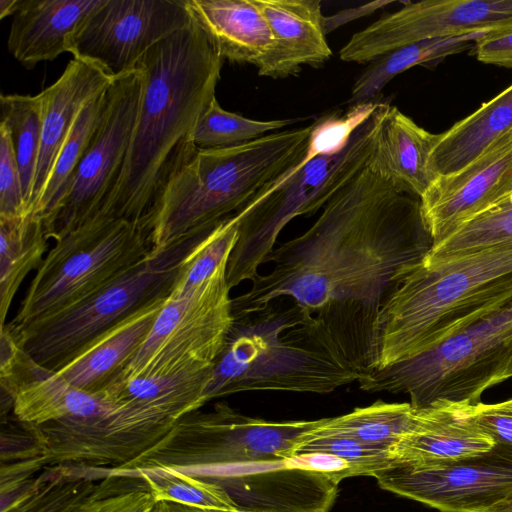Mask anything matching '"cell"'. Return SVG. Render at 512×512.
<instances>
[{
	"instance_id": "cell-39",
	"label": "cell",
	"mask_w": 512,
	"mask_h": 512,
	"mask_svg": "<svg viewBox=\"0 0 512 512\" xmlns=\"http://www.w3.org/2000/svg\"><path fill=\"white\" fill-rule=\"evenodd\" d=\"M114 477L107 473L96 491L72 512H150L154 501L142 481L138 485L113 489Z\"/></svg>"
},
{
	"instance_id": "cell-50",
	"label": "cell",
	"mask_w": 512,
	"mask_h": 512,
	"mask_svg": "<svg viewBox=\"0 0 512 512\" xmlns=\"http://www.w3.org/2000/svg\"><path fill=\"white\" fill-rule=\"evenodd\" d=\"M503 403H504L507 407H509V408H511V409H512V398H511V399H509V400L503 401Z\"/></svg>"
},
{
	"instance_id": "cell-42",
	"label": "cell",
	"mask_w": 512,
	"mask_h": 512,
	"mask_svg": "<svg viewBox=\"0 0 512 512\" xmlns=\"http://www.w3.org/2000/svg\"><path fill=\"white\" fill-rule=\"evenodd\" d=\"M283 463L287 469L321 473L338 483L344 478L354 476L353 469L346 460L327 452L299 453L283 459Z\"/></svg>"
},
{
	"instance_id": "cell-13",
	"label": "cell",
	"mask_w": 512,
	"mask_h": 512,
	"mask_svg": "<svg viewBox=\"0 0 512 512\" xmlns=\"http://www.w3.org/2000/svg\"><path fill=\"white\" fill-rule=\"evenodd\" d=\"M141 94V75L135 71L114 78L94 137L45 230L49 239L95 219L113 190L134 128Z\"/></svg>"
},
{
	"instance_id": "cell-27",
	"label": "cell",
	"mask_w": 512,
	"mask_h": 512,
	"mask_svg": "<svg viewBox=\"0 0 512 512\" xmlns=\"http://www.w3.org/2000/svg\"><path fill=\"white\" fill-rule=\"evenodd\" d=\"M512 130V84L450 129L439 134L429 169L436 177L463 168Z\"/></svg>"
},
{
	"instance_id": "cell-3",
	"label": "cell",
	"mask_w": 512,
	"mask_h": 512,
	"mask_svg": "<svg viewBox=\"0 0 512 512\" xmlns=\"http://www.w3.org/2000/svg\"><path fill=\"white\" fill-rule=\"evenodd\" d=\"M363 371L323 319L288 296L233 315L206 399L246 391L327 394Z\"/></svg>"
},
{
	"instance_id": "cell-12",
	"label": "cell",
	"mask_w": 512,
	"mask_h": 512,
	"mask_svg": "<svg viewBox=\"0 0 512 512\" xmlns=\"http://www.w3.org/2000/svg\"><path fill=\"white\" fill-rule=\"evenodd\" d=\"M227 265L189 293L168 295L147 339L112 382L214 364L233 322Z\"/></svg>"
},
{
	"instance_id": "cell-36",
	"label": "cell",
	"mask_w": 512,
	"mask_h": 512,
	"mask_svg": "<svg viewBox=\"0 0 512 512\" xmlns=\"http://www.w3.org/2000/svg\"><path fill=\"white\" fill-rule=\"evenodd\" d=\"M296 121L250 119L223 109L215 97L200 116L192 134V143L202 149L233 147L290 126Z\"/></svg>"
},
{
	"instance_id": "cell-43",
	"label": "cell",
	"mask_w": 512,
	"mask_h": 512,
	"mask_svg": "<svg viewBox=\"0 0 512 512\" xmlns=\"http://www.w3.org/2000/svg\"><path fill=\"white\" fill-rule=\"evenodd\" d=\"M473 415L477 424L495 443L512 445V409L503 402L474 405Z\"/></svg>"
},
{
	"instance_id": "cell-16",
	"label": "cell",
	"mask_w": 512,
	"mask_h": 512,
	"mask_svg": "<svg viewBox=\"0 0 512 512\" xmlns=\"http://www.w3.org/2000/svg\"><path fill=\"white\" fill-rule=\"evenodd\" d=\"M505 28H512V0L408 2L356 32L339 57L346 62L370 63L418 41Z\"/></svg>"
},
{
	"instance_id": "cell-29",
	"label": "cell",
	"mask_w": 512,
	"mask_h": 512,
	"mask_svg": "<svg viewBox=\"0 0 512 512\" xmlns=\"http://www.w3.org/2000/svg\"><path fill=\"white\" fill-rule=\"evenodd\" d=\"M488 32L422 40L396 48L367 65L355 81L349 101L355 105L371 102L400 73L475 47L476 42Z\"/></svg>"
},
{
	"instance_id": "cell-10",
	"label": "cell",
	"mask_w": 512,
	"mask_h": 512,
	"mask_svg": "<svg viewBox=\"0 0 512 512\" xmlns=\"http://www.w3.org/2000/svg\"><path fill=\"white\" fill-rule=\"evenodd\" d=\"M318 420L269 421L243 415L225 402L209 412L183 416L155 445L132 461L109 469L127 474L148 468L186 473L235 464L277 461L293 455L296 445Z\"/></svg>"
},
{
	"instance_id": "cell-30",
	"label": "cell",
	"mask_w": 512,
	"mask_h": 512,
	"mask_svg": "<svg viewBox=\"0 0 512 512\" xmlns=\"http://www.w3.org/2000/svg\"><path fill=\"white\" fill-rule=\"evenodd\" d=\"M415 410L410 403L378 400L351 412L319 419L307 436H341L365 445L389 450L413 427Z\"/></svg>"
},
{
	"instance_id": "cell-25",
	"label": "cell",
	"mask_w": 512,
	"mask_h": 512,
	"mask_svg": "<svg viewBox=\"0 0 512 512\" xmlns=\"http://www.w3.org/2000/svg\"><path fill=\"white\" fill-rule=\"evenodd\" d=\"M271 28L275 50L266 77L296 75L302 65L320 66L332 51L320 0H254Z\"/></svg>"
},
{
	"instance_id": "cell-44",
	"label": "cell",
	"mask_w": 512,
	"mask_h": 512,
	"mask_svg": "<svg viewBox=\"0 0 512 512\" xmlns=\"http://www.w3.org/2000/svg\"><path fill=\"white\" fill-rule=\"evenodd\" d=\"M474 48L479 61L512 68V28L489 31Z\"/></svg>"
},
{
	"instance_id": "cell-24",
	"label": "cell",
	"mask_w": 512,
	"mask_h": 512,
	"mask_svg": "<svg viewBox=\"0 0 512 512\" xmlns=\"http://www.w3.org/2000/svg\"><path fill=\"white\" fill-rule=\"evenodd\" d=\"M167 297L157 298L100 334L56 372L82 391H103L145 342Z\"/></svg>"
},
{
	"instance_id": "cell-26",
	"label": "cell",
	"mask_w": 512,
	"mask_h": 512,
	"mask_svg": "<svg viewBox=\"0 0 512 512\" xmlns=\"http://www.w3.org/2000/svg\"><path fill=\"white\" fill-rule=\"evenodd\" d=\"M438 136L389 105L369 167L398 189L420 198L435 179L429 158Z\"/></svg>"
},
{
	"instance_id": "cell-4",
	"label": "cell",
	"mask_w": 512,
	"mask_h": 512,
	"mask_svg": "<svg viewBox=\"0 0 512 512\" xmlns=\"http://www.w3.org/2000/svg\"><path fill=\"white\" fill-rule=\"evenodd\" d=\"M512 303V245L422 262L379 312L373 367L413 358Z\"/></svg>"
},
{
	"instance_id": "cell-1",
	"label": "cell",
	"mask_w": 512,
	"mask_h": 512,
	"mask_svg": "<svg viewBox=\"0 0 512 512\" xmlns=\"http://www.w3.org/2000/svg\"><path fill=\"white\" fill-rule=\"evenodd\" d=\"M432 246L420 198L367 166L306 231L273 249L271 270L232 298L233 315L291 297L323 319L365 371L380 310Z\"/></svg>"
},
{
	"instance_id": "cell-45",
	"label": "cell",
	"mask_w": 512,
	"mask_h": 512,
	"mask_svg": "<svg viewBox=\"0 0 512 512\" xmlns=\"http://www.w3.org/2000/svg\"><path fill=\"white\" fill-rule=\"evenodd\" d=\"M394 3L392 0H376L360 6L346 8L334 14L324 16L323 26L325 34L333 32L337 28L375 13L377 10Z\"/></svg>"
},
{
	"instance_id": "cell-5",
	"label": "cell",
	"mask_w": 512,
	"mask_h": 512,
	"mask_svg": "<svg viewBox=\"0 0 512 512\" xmlns=\"http://www.w3.org/2000/svg\"><path fill=\"white\" fill-rule=\"evenodd\" d=\"M314 123L227 148L195 150L160 192L146 228L152 250L209 231L300 162Z\"/></svg>"
},
{
	"instance_id": "cell-8",
	"label": "cell",
	"mask_w": 512,
	"mask_h": 512,
	"mask_svg": "<svg viewBox=\"0 0 512 512\" xmlns=\"http://www.w3.org/2000/svg\"><path fill=\"white\" fill-rule=\"evenodd\" d=\"M210 231L152 251L81 301L11 332L35 361L57 371L100 334L157 298L168 296L182 264Z\"/></svg>"
},
{
	"instance_id": "cell-17",
	"label": "cell",
	"mask_w": 512,
	"mask_h": 512,
	"mask_svg": "<svg viewBox=\"0 0 512 512\" xmlns=\"http://www.w3.org/2000/svg\"><path fill=\"white\" fill-rule=\"evenodd\" d=\"M511 193L512 130L463 168L436 177L422 194V214L433 246Z\"/></svg>"
},
{
	"instance_id": "cell-28",
	"label": "cell",
	"mask_w": 512,
	"mask_h": 512,
	"mask_svg": "<svg viewBox=\"0 0 512 512\" xmlns=\"http://www.w3.org/2000/svg\"><path fill=\"white\" fill-rule=\"evenodd\" d=\"M43 221L33 213L0 218V326L24 278L40 267L48 244Z\"/></svg>"
},
{
	"instance_id": "cell-33",
	"label": "cell",
	"mask_w": 512,
	"mask_h": 512,
	"mask_svg": "<svg viewBox=\"0 0 512 512\" xmlns=\"http://www.w3.org/2000/svg\"><path fill=\"white\" fill-rule=\"evenodd\" d=\"M1 124L9 131L19 166L28 210L41 147V103L39 95L1 94Z\"/></svg>"
},
{
	"instance_id": "cell-7",
	"label": "cell",
	"mask_w": 512,
	"mask_h": 512,
	"mask_svg": "<svg viewBox=\"0 0 512 512\" xmlns=\"http://www.w3.org/2000/svg\"><path fill=\"white\" fill-rule=\"evenodd\" d=\"M511 359L512 303L413 358L365 371L357 383L366 392L406 394L415 409L476 405L506 380Z\"/></svg>"
},
{
	"instance_id": "cell-18",
	"label": "cell",
	"mask_w": 512,
	"mask_h": 512,
	"mask_svg": "<svg viewBox=\"0 0 512 512\" xmlns=\"http://www.w3.org/2000/svg\"><path fill=\"white\" fill-rule=\"evenodd\" d=\"M1 395L12 402L17 421L42 425L69 418H88L111 410L101 393L82 391L25 352L9 326L0 329Z\"/></svg>"
},
{
	"instance_id": "cell-2",
	"label": "cell",
	"mask_w": 512,
	"mask_h": 512,
	"mask_svg": "<svg viewBox=\"0 0 512 512\" xmlns=\"http://www.w3.org/2000/svg\"><path fill=\"white\" fill-rule=\"evenodd\" d=\"M223 62L193 19L144 54L136 66L141 94L124 164L93 220H125L146 228L167 180L196 148L192 134L216 97Z\"/></svg>"
},
{
	"instance_id": "cell-41",
	"label": "cell",
	"mask_w": 512,
	"mask_h": 512,
	"mask_svg": "<svg viewBox=\"0 0 512 512\" xmlns=\"http://www.w3.org/2000/svg\"><path fill=\"white\" fill-rule=\"evenodd\" d=\"M46 467L40 456L15 462L1 463L0 497L1 508L25 492L33 483L37 472Z\"/></svg>"
},
{
	"instance_id": "cell-21",
	"label": "cell",
	"mask_w": 512,
	"mask_h": 512,
	"mask_svg": "<svg viewBox=\"0 0 512 512\" xmlns=\"http://www.w3.org/2000/svg\"><path fill=\"white\" fill-rule=\"evenodd\" d=\"M102 69L73 58L60 77L38 95L41 103V147L34 179L31 212L53 163L83 108L112 82Z\"/></svg>"
},
{
	"instance_id": "cell-38",
	"label": "cell",
	"mask_w": 512,
	"mask_h": 512,
	"mask_svg": "<svg viewBox=\"0 0 512 512\" xmlns=\"http://www.w3.org/2000/svg\"><path fill=\"white\" fill-rule=\"evenodd\" d=\"M327 452L346 460L354 476H373L395 465L390 451L365 445L341 436L314 437L305 435L294 449L295 454Z\"/></svg>"
},
{
	"instance_id": "cell-46",
	"label": "cell",
	"mask_w": 512,
	"mask_h": 512,
	"mask_svg": "<svg viewBox=\"0 0 512 512\" xmlns=\"http://www.w3.org/2000/svg\"><path fill=\"white\" fill-rule=\"evenodd\" d=\"M150 512H245V511H222L205 509L195 506H190L182 503L172 501H158L154 502Z\"/></svg>"
},
{
	"instance_id": "cell-23",
	"label": "cell",
	"mask_w": 512,
	"mask_h": 512,
	"mask_svg": "<svg viewBox=\"0 0 512 512\" xmlns=\"http://www.w3.org/2000/svg\"><path fill=\"white\" fill-rule=\"evenodd\" d=\"M102 0H21L7 39L10 54L26 68L70 53L71 40Z\"/></svg>"
},
{
	"instance_id": "cell-19",
	"label": "cell",
	"mask_w": 512,
	"mask_h": 512,
	"mask_svg": "<svg viewBox=\"0 0 512 512\" xmlns=\"http://www.w3.org/2000/svg\"><path fill=\"white\" fill-rule=\"evenodd\" d=\"M188 474L219 485L245 512H328L339 484L321 473L287 469L283 460L235 464Z\"/></svg>"
},
{
	"instance_id": "cell-9",
	"label": "cell",
	"mask_w": 512,
	"mask_h": 512,
	"mask_svg": "<svg viewBox=\"0 0 512 512\" xmlns=\"http://www.w3.org/2000/svg\"><path fill=\"white\" fill-rule=\"evenodd\" d=\"M53 240L8 324L12 331L81 301L153 251L149 231L125 220H93Z\"/></svg>"
},
{
	"instance_id": "cell-40",
	"label": "cell",
	"mask_w": 512,
	"mask_h": 512,
	"mask_svg": "<svg viewBox=\"0 0 512 512\" xmlns=\"http://www.w3.org/2000/svg\"><path fill=\"white\" fill-rule=\"evenodd\" d=\"M8 129L0 123V218L29 214Z\"/></svg>"
},
{
	"instance_id": "cell-34",
	"label": "cell",
	"mask_w": 512,
	"mask_h": 512,
	"mask_svg": "<svg viewBox=\"0 0 512 512\" xmlns=\"http://www.w3.org/2000/svg\"><path fill=\"white\" fill-rule=\"evenodd\" d=\"M507 245H512V193L432 246L423 264L434 265Z\"/></svg>"
},
{
	"instance_id": "cell-15",
	"label": "cell",
	"mask_w": 512,
	"mask_h": 512,
	"mask_svg": "<svg viewBox=\"0 0 512 512\" xmlns=\"http://www.w3.org/2000/svg\"><path fill=\"white\" fill-rule=\"evenodd\" d=\"M191 20L185 0H102L74 34L70 53L114 79L135 71L147 51Z\"/></svg>"
},
{
	"instance_id": "cell-49",
	"label": "cell",
	"mask_w": 512,
	"mask_h": 512,
	"mask_svg": "<svg viewBox=\"0 0 512 512\" xmlns=\"http://www.w3.org/2000/svg\"><path fill=\"white\" fill-rule=\"evenodd\" d=\"M512 377V359L509 363L507 372H506V380Z\"/></svg>"
},
{
	"instance_id": "cell-31",
	"label": "cell",
	"mask_w": 512,
	"mask_h": 512,
	"mask_svg": "<svg viewBox=\"0 0 512 512\" xmlns=\"http://www.w3.org/2000/svg\"><path fill=\"white\" fill-rule=\"evenodd\" d=\"M106 92L90 101L81 111L33 207L32 213L43 221L45 228L56 212L101 122L106 106Z\"/></svg>"
},
{
	"instance_id": "cell-6",
	"label": "cell",
	"mask_w": 512,
	"mask_h": 512,
	"mask_svg": "<svg viewBox=\"0 0 512 512\" xmlns=\"http://www.w3.org/2000/svg\"><path fill=\"white\" fill-rule=\"evenodd\" d=\"M390 104L378 102L372 113L338 150L312 135L304 158L263 187L240 211L236 243L227 265L231 288L253 281L266 263L282 229L295 217L311 216L360 171L370 165Z\"/></svg>"
},
{
	"instance_id": "cell-22",
	"label": "cell",
	"mask_w": 512,
	"mask_h": 512,
	"mask_svg": "<svg viewBox=\"0 0 512 512\" xmlns=\"http://www.w3.org/2000/svg\"><path fill=\"white\" fill-rule=\"evenodd\" d=\"M185 4L224 60L253 65L266 77L275 40L254 0H185Z\"/></svg>"
},
{
	"instance_id": "cell-37",
	"label": "cell",
	"mask_w": 512,
	"mask_h": 512,
	"mask_svg": "<svg viewBox=\"0 0 512 512\" xmlns=\"http://www.w3.org/2000/svg\"><path fill=\"white\" fill-rule=\"evenodd\" d=\"M237 234L238 224L234 214L207 233L182 264L170 294L189 293L227 264Z\"/></svg>"
},
{
	"instance_id": "cell-35",
	"label": "cell",
	"mask_w": 512,
	"mask_h": 512,
	"mask_svg": "<svg viewBox=\"0 0 512 512\" xmlns=\"http://www.w3.org/2000/svg\"><path fill=\"white\" fill-rule=\"evenodd\" d=\"M117 475L141 479L154 502L172 501L205 509L239 511L219 485L179 469L157 467Z\"/></svg>"
},
{
	"instance_id": "cell-20",
	"label": "cell",
	"mask_w": 512,
	"mask_h": 512,
	"mask_svg": "<svg viewBox=\"0 0 512 512\" xmlns=\"http://www.w3.org/2000/svg\"><path fill=\"white\" fill-rule=\"evenodd\" d=\"M473 408L467 403L414 408L412 429L390 449L395 465L442 464L491 450L495 442L475 421Z\"/></svg>"
},
{
	"instance_id": "cell-47",
	"label": "cell",
	"mask_w": 512,
	"mask_h": 512,
	"mask_svg": "<svg viewBox=\"0 0 512 512\" xmlns=\"http://www.w3.org/2000/svg\"><path fill=\"white\" fill-rule=\"evenodd\" d=\"M21 0H0V19L13 16Z\"/></svg>"
},
{
	"instance_id": "cell-48",
	"label": "cell",
	"mask_w": 512,
	"mask_h": 512,
	"mask_svg": "<svg viewBox=\"0 0 512 512\" xmlns=\"http://www.w3.org/2000/svg\"><path fill=\"white\" fill-rule=\"evenodd\" d=\"M496 512H512V500L500 507Z\"/></svg>"
},
{
	"instance_id": "cell-14",
	"label": "cell",
	"mask_w": 512,
	"mask_h": 512,
	"mask_svg": "<svg viewBox=\"0 0 512 512\" xmlns=\"http://www.w3.org/2000/svg\"><path fill=\"white\" fill-rule=\"evenodd\" d=\"M375 478L382 489L441 512H496L512 500V445L427 465H394Z\"/></svg>"
},
{
	"instance_id": "cell-11",
	"label": "cell",
	"mask_w": 512,
	"mask_h": 512,
	"mask_svg": "<svg viewBox=\"0 0 512 512\" xmlns=\"http://www.w3.org/2000/svg\"><path fill=\"white\" fill-rule=\"evenodd\" d=\"M180 419L171 405L133 400L93 417L20 423L35 438L45 466L116 469L155 445Z\"/></svg>"
},
{
	"instance_id": "cell-32",
	"label": "cell",
	"mask_w": 512,
	"mask_h": 512,
	"mask_svg": "<svg viewBox=\"0 0 512 512\" xmlns=\"http://www.w3.org/2000/svg\"><path fill=\"white\" fill-rule=\"evenodd\" d=\"M91 468L49 465L29 488L0 512H72L97 489Z\"/></svg>"
}]
</instances>
